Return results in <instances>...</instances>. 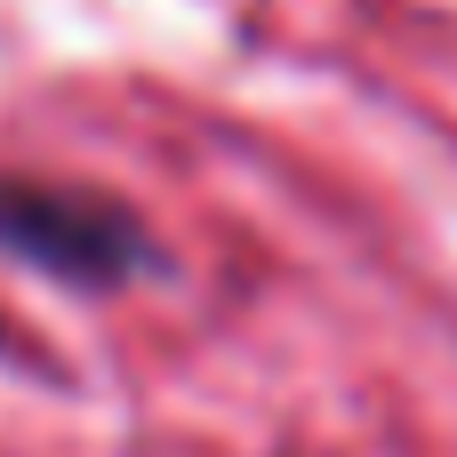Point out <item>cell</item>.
<instances>
[{"instance_id": "6da1fadb", "label": "cell", "mask_w": 457, "mask_h": 457, "mask_svg": "<svg viewBox=\"0 0 457 457\" xmlns=\"http://www.w3.org/2000/svg\"><path fill=\"white\" fill-rule=\"evenodd\" d=\"M0 257L64 289H129L145 273H169V249L120 193L24 169H0Z\"/></svg>"}]
</instances>
